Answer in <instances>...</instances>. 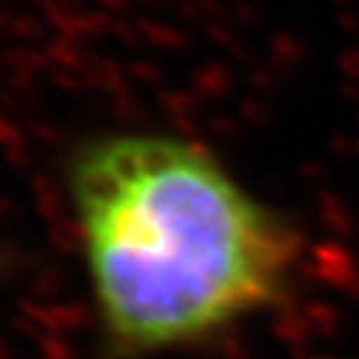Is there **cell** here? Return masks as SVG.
Masks as SVG:
<instances>
[{"mask_svg":"<svg viewBox=\"0 0 359 359\" xmlns=\"http://www.w3.org/2000/svg\"><path fill=\"white\" fill-rule=\"evenodd\" d=\"M65 187L107 359L208 344L293 290L301 231L192 139H86L67 157Z\"/></svg>","mask_w":359,"mask_h":359,"instance_id":"1","label":"cell"}]
</instances>
